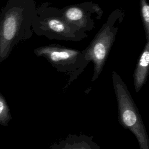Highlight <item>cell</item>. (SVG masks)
I'll use <instances>...</instances> for the list:
<instances>
[{
    "label": "cell",
    "instance_id": "5b68a950",
    "mask_svg": "<svg viewBox=\"0 0 149 149\" xmlns=\"http://www.w3.org/2000/svg\"><path fill=\"white\" fill-rule=\"evenodd\" d=\"M37 56L45 58L58 72L69 76L63 91L84 71L88 65L84 49L81 51L57 44L41 46L34 50Z\"/></svg>",
    "mask_w": 149,
    "mask_h": 149
},
{
    "label": "cell",
    "instance_id": "8fae6325",
    "mask_svg": "<svg viewBox=\"0 0 149 149\" xmlns=\"http://www.w3.org/2000/svg\"><path fill=\"white\" fill-rule=\"evenodd\" d=\"M0 51H1V49H0Z\"/></svg>",
    "mask_w": 149,
    "mask_h": 149
},
{
    "label": "cell",
    "instance_id": "30bf717a",
    "mask_svg": "<svg viewBox=\"0 0 149 149\" xmlns=\"http://www.w3.org/2000/svg\"><path fill=\"white\" fill-rule=\"evenodd\" d=\"M140 14L146 41H149V5L147 0H140Z\"/></svg>",
    "mask_w": 149,
    "mask_h": 149
},
{
    "label": "cell",
    "instance_id": "6da1fadb",
    "mask_svg": "<svg viewBox=\"0 0 149 149\" xmlns=\"http://www.w3.org/2000/svg\"><path fill=\"white\" fill-rule=\"evenodd\" d=\"M35 0H7L0 10V63L6 60L20 42L33 34Z\"/></svg>",
    "mask_w": 149,
    "mask_h": 149
},
{
    "label": "cell",
    "instance_id": "3957f363",
    "mask_svg": "<svg viewBox=\"0 0 149 149\" xmlns=\"http://www.w3.org/2000/svg\"><path fill=\"white\" fill-rule=\"evenodd\" d=\"M125 16V12L122 8L113 10L89 45L84 49L86 61L88 63L91 61L93 63L91 81L97 79L102 72Z\"/></svg>",
    "mask_w": 149,
    "mask_h": 149
},
{
    "label": "cell",
    "instance_id": "7a4b0ae2",
    "mask_svg": "<svg viewBox=\"0 0 149 149\" xmlns=\"http://www.w3.org/2000/svg\"><path fill=\"white\" fill-rule=\"evenodd\" d=\"M33 33L49 40L79 41L86 38V32L68 22L60 9L44 2L36 7L32 23Z\"/></svg>",
    "mask_w": 149,
    "mask_h": 149
},
{
    "label": "cell",
    "instance_id": "8992f818",
    "mask_svg": "<svg viewBox=\"0 0 149 149\" xmlns=\"http://www.w3.org/2000/svg\"><path fill=\"white\" fill-rule=\"evenodd\" d=\"M60 10L63 18L84 32L92 30L103 14L99 5L93 2L69 5Z\"/></svg>",
    "mask_w": 149,
    "mask_h": 149
},
{
    "label": "cell",
    "instance_id": "52a82bcc",
    "mask_svg": "<svg viewBox=\"0 0 149 149\" xmlns=\"http://www.w3.org/2000/svg\"><path fill=\"white\" fill-rule=\"evenodd\" d=\"M50 149H100L93 140L92 136L86 134H69L58 143L52 144Z\"/></svg>",
    "mask_w": 149,
    "mask_h": 149
},
{
    "label": "cell",
    "instance_id": "ba28073f",
    "mask_svg": "<svg viewBox=\"0 0 149 149\" xmlns=\"http://www.w3.org/2000/svg\"><path fill=\"white\" fill-rule=\"evenodd\" d=\"M148 65L149 41H146L133 73V83L136 93L140 91L147 81L148 74Z\"/></svg>",
    "mask_w": 149,
    "mask_h": 149
},
{
    "label": "cell",
    "instance_id": "9c48e42d",
    "mask_svg": "<svg viewBox=\"0 0 149 149\" xmlns=\"http://www.w3.org/2000/svg\"><path fill=\"white\" fill-rule=\"evenodd\" d=\"M12 119V117L8 102L2 94L0 93V125L7 126Z\"/></svg>",
    "mask_w": 149,
    "mask_h": 149
},
{
    "label": "cell",
    "instance_id": "277c9868",
    "mask_svg": "<svg viewBox=\"0 0 149 149\" xmlns=\"http://www.w3.org/2000/svg\"><path fill=\"white\" fill-rule=\"evenodd\" d=\"M112 81L117 101L119 123L134 135L140 149H149V139L146 127L127 86L115 71L112 73Z\"/></svg>",
    "mask_w": 149,
    "mask_h": 149
}]
</instances>
